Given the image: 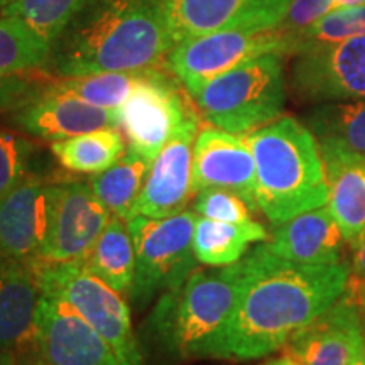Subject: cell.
Listing matches in <instances>:
<instances>
[{
	"mask_svg": "<svg viewBox=\"0 0 365 365\" xmlns=\"http://www.w3.org/2000/svg\"><path fill=\"white\" fill-rule=\"evenodd\" d=\"M304 122L319 148L365 158V98L317 103Z\"/></svg>",
	"mask_w": 365,
	"mask_h": 365,
	"instance_id": "cb8c5ba5",
	"label": "cell"
},
{
	"mask_svg": "<svg viewBox=\"0 0 365 365\" xmlns=\"http://www.w3.org/2000/svg\"><path fill=\"white\" fill-rule=\"evenodd\" d=\"M181 85L166 65L153 68L132 91L118 108V127L129 140V149L153 161L176 130L198 113L193 98L185 95Z\"/></svg>",
	"mask_w": 365,
	"mask_h": 365,
	"instance_id": "9c48e42d",
	"label": "cell"
},
{
	"mask_svg": "<svg viewBox=\"0 0 365 365\" xmlns=\"http://www.w3.org/2000/svg\"><path fill=\"white\" fill-rule=\"evenodd\" d=\"M51 153L68 171L98 175L124 158L127 145L118 127H107L53 143Z\"/></svg>",
	"mask_w": 365,
	"mask_h": 365,
	"instance_id": "484cf974",
	"label": "cell"
},
{
	"mask_svg": "<svg viewBox=\"0 0 365 365\" xmlns=\"http://www.w3.org/2000/svg\"><path fill=\"white\" fill-rule=\"evenodd\" d=\"M262 365H303V362H301V360L296 357V355L291 352V350L282 349L281 355H277V357L267 360V362H264Z\"/></svg>",
	"mask_w": 365,
	"mask_h": 365,
	"instance_id": "d590c367",
	"label": "cell"
},
{
	"mask_svg": "<svg viewBox=\"0 0 365 365\" xmlns=\"http://www.w3.org/2000/svg\"><path fill=\"white\" fill-rule=\"evenodd\" d=\"M51 46L24 22L0 16V113L11 112L53 80Z\"/></svg>",
	"mask_w": 365,
	"mask_h": 365,
	"instance_id": "ac0fdd59",
	"label": "cell"
},
{
	"mask_svg": "<svg viewBox=\"0 0 365 365\" xmlns=\"http://www.w3.org/2000/svg\"><path fill=\"white\" fill-rule=\"evenodd\" d=\"M364 317L340 298L287 341L303 365H354L362 359Z\"/></svg>",
	"mask_w": 365,
	"mask_h": 365,
	"instance_id": "d6986e66",
	"label": "cell"
},
{
	"mask_svg": "<svg viewBox=\"0 0 365 365\" xmlns=\"http://www.w3.org/2000/svg\"><path fill=\"white\" fill-rule=\"evenodd\" d=\"M333 9H335V0H293L277 27L296 38Z\"/></svg>",
	"mask_w": 365,
	"mask_h": 365,
	"instance_id": "d6a6232c",
	"label": "cell"
},
{
	"mask_svg": "<svg viewBox=\"0 0 365 365\" xmlns=\"http://www.w3.org/2000/svg\"><path fill=\"white\" fill-rule=\"evenodd\" d=\"M200 132L195 113L153 159L134 215L164 218L176 215L193 198V148Z\"/></svg>",
	"mask_w": 365,
	"mask_h": 365,
	"instance_id": "2e32d148",
	"label": "cell"
},
{
	"mask_svg": "<svg viewBox=\"0 0 365 365\" xmlns=\"http://www.w3.org/2000/svg\"><path fill=\"white\" fill-rule=\"evenodd\" d=\"M41 293L56 296L97 330L122 365H143L125 296L95 276L85 262H46L36 269Z\"/></svg>",
	"mask_w": 365,
	"mask_h": 365,
	"instance_id": "52a82bcc",
	"label": "cell"
},
{
	"mask_svg": "<svg viewBox=\"0 0 365 365\" xmlns=\"http://www.w3.org/2000/svg\"><path fill=\"white\" fill-rule=\"evenodd\" d=\"M354 365H364V364H362V359H360L359 362H357V364H354Z\"/></svg>",
	"mask_w": 365,
	"mask_h": 365,
	"instance_id": "b9f144b4",
	"label": "cell"
},
{
	"mask_svg": "<svg viewBox=\"0 0 365 365\" xmlns=\"http://www.w3.org/2000/svg\"><path fill=\"white\" fill-rule=\"evenodd\" d=\"M38 145L16 132L0 129V198L29 175Z\"/></svg>",
	"mask_w": 365,
	"mask_h": 365,
	"instance_id": "4dcf8cb0",
	"label": "cell"
},
{
	"mask_svg": "<svg viewBox=\"0 0 365 365\" xmlns=\"http://www.w3.org/2000/svg\"><path fill=\"white\" fill-rule=\"evenodd\" d=\"M296 41L279 27L228 29L181 41L166 59L173 75L193 93L223 73L264 54H294Z\"/></svg>",
	"mask_w": 365,
	"mask_h": 365,
	"instance_id": "ba28073f",
	"label": "cell"
},
{
	"mask_svg": "<svg viewBox=\"0 0 365 365\" xmlns=\"http://www.w3.org/2000/svg\"><path fill=\"white\" fill-rule=\"evenodd\" d=\"M193 210L200 217L228 223H250L252 210L245 200L234 191L223 188H207L195 195Z\"/></svg>",
	"mask_w": 365,
	"mask_h": 365,
	"instance_id": "1f68e13d",
	"label": "cell"
},
{
	"mask_svg": "<svg viewBox=\"0 0 365 365\" xmlns=\"http://www.w3.org/2000/svg\"><path fill=\"white\" fill-rule=\"evenodd\" d=\"M85 264L117 293L129 298L135 279V249L127 220L112 215Z\"/></svg>",
	"mask_w": 365,
	"mask_h": 365,
	"instance_id": "d4e9b609",
	"label": "cell"
},
{
	"mask_svg": "<svg viewBox=\"0 0 365 365\" xmlns=\"http://www.w3.org/2000/svg\"><path fill=\"white\" fill-rule=\"evenodd\" d=\"M255 159L259 212L272 225L328 203L322 150L307 124L279 117L247 134Z\"/></svg>",
	"mask_w": 365,
	"mask_h": 365,
	"instance_id": "3957f363",
	"label": "cell"
},
{
	"mask_svg": "<svg viewBox=\"0 0 365 365\" xmlns=\"http://www.w3.org/2000/svg\"><path fill=\"white\" fill-rule=\"evenodd\" d=\"M362 364L365 365V318H364V346H362Z\"/></svg>",
	"mask_w": 365,
	"mask_h": 365,
	"instance_id": "60d3db41",
	"label": "cell"
},
{
	"mask_svg": "<svg viewBox=\"0 0 365 365\" xmlns=\"http://www.w3.org/2000/svg\"><path fill=\"white\" fill-rule=\"evenodd\" d=\"M110 218L90 182H56L46 262H85Z\"/></svg>",
	"mask_w": 365,
	"mask_h": 365,
	"instance_id": "9a60e30c",
	"label": "cell"
},
{
	"mask_svg": "<svg viewBox=\"0 0 365 365\" xmlns=\"http://www.w3.org/2000/svg\"><path fill=\"white\" fill-rule=\"evenodd\" d=\"M150 70L153 68L139 71H108L73 76V78H54V83L91 105L108 110H118L130 97L132 91L148 78Z\"/></svg>",
	"mask_w": 365,
	"mask_h": 365,
	"instance_id": "83f0119b",
	"label": "cell"
},
{
	"mask_svg": "<svg viewBox=\"0 0 365 365\" xmlns=\"http://www.w3.org/2000/svg\"><path fill=\"white\" fill-rule=\"evenodd\" d=\"M163 0H91L51 44L56 78L166 66L175 48Z\"/></svg>",
	"mask_w": 365,
	"mask_h": 365,
	"instance_id": "7a4b0ae2",
	"label": "cell"
},
{
	"mask_svg": "<svg viewBox=\"0 0 365 365\" xmlns=\"http://www.w3.org/2000/svg\"><path fill=\"white\" fill-rule=\"evenodd\" d=\"M341 298L349 301L350 304H354V307L360 312V314L365 318V279L364 277L354 276V274L350 272L349 282H346L345 293Z\"/></svg>",
	"mask_w": 365,
	"mask_h": 365,
	"instance_id": "836d02e7",
	"label": "cell"
},
{
	"mask_svg": "<svg viewBox=\"0 0 365 365\" xmlns=\"http://www.w3.org/2000/svg\"><path fill=\"white\" fill-rule=\"evenodd\" d=\"M19 359H17L16 352H9V350H0V365H17Z\"/></svg>",
	"mask_w": 365,
	"mask_h": 365,
	"instance_id": "74e56055",
	"label": "cell"
},
{
	"mask_svg": "<svg viewBox=\"0 0 365 365\" xmlns=\"http://www.w3.org/2000/svg\"><path fill=\"white\" fill-rule=\"evenodd\" d=\"M36 269L0 259V350L36 352V318L41 301Z\"/></svg>",
	"mask_w": 365,
	"mask_h": 365,
	"instance_id": "44dd1931",
	"label": "cell"
},
{
	"mask_svg": "<svg viewBox=\"0 0 365 365\" xmlns=\"http://www.w3.org/2000/svg\"><path fill=\"white\" fill-rule=\"evenodd\" d=\"M196 218L195 210H182L164 218L134 215L127 220L135 249V279L129 299L137 308L180 287L196 269Z\"/></svg>",
	"mask_w": 365,
	"mask_h": 365,
	"instance_id": "8992f818",
	"label": "cell"
},
{
	"mask_svg": "<svg viewBox=\"0 0 365 365\" xmlns=\"http://www.w3.org/2000/svg\"><path fill=\"white\" fill-rule=\"evenodd\" d=\"M322 150L328 182V208L354 247L365 230V158L336 149Z\"/></svg>",
	"mask_w": 365,
	"mask_h": 365,
	"instance_id": "7402d4cb",
	"label": "cell"
},
{
	"mask_svg": "<svg viewBox=\"0 0 365 365\" xmlns=\"http://www.w3.org/2000/svg\"><path fill=\"white\" fill-rule=\"evenodd\" d=\"M200 117L212 127L250 134L281 117L286 75L281 54H264L223 73L190 93Z\"/></svg>",
	"mask_w": 365,
	"mask_h": 365,
	"instance_id": "5b68a950",
	"label": "cell"
},
{
	"mask_svg": "<svg viewBox=\"0 0 365 365\" xmlns=\"http://www.w3.org/2000/svg\"><path fill=\"white\" fill-rule=\"evenodd\" d=\"M19 364L17 365H49L46 364L43 359L39 357L36 352H29V354H24V355H19Z\"/></svg>",
	"mask_w": 365,
	"mask_h": 365,
	"instance_id": "8d00e7d4",
	"label": "cell"
},
{
	"mask_svg": "<svg viewBox=\"0 0 365 365\" xmlns=\"http://www.w3.org/2000/svg\"><path fill=\"white\" fill-rule=\"evenodd\" d=\"M230 190L259 212L255 159L247 135L207 127L198 132L193 148V191Z\"/></svg>",
	"mask_w": 365,
	"mask_h": 365,
	"instance_id": "e0dca14e",
	"label": "cell"
},
{
	"mask_svg": "<svg viewBox=\"0 0 365 365\" xmlns=\"http://www.w3.org/2000/svg\"><path fill=\"white\" fill-rule=\"evenodd\" d=\"M293 0H163L175 44L217 31L269 29L286 16Z\"/></svg>",
	"mask_w": 365,
	"mask_h": 365,
	"instance_id": "5bb4252c",
	"label": "cell"
},
{
	"mask_svg": "<svg viewBox=\"0 0 365 365\" xmlns=\"http://www.w3.org/2000/svg\"><path fill=\"white\" fill-rule=\"evenodd\" d=\"M91 0H16L0 16L21 19L44 43L51 46L59 33Z\"/></svg>",
	"mask_w": 365,
	"mask_h": 365,
	"instance_id": "f1b7e54d",
	"label": "cell"
},
{
	"mask_svg": "<svg viewBox=\"0 0 365 365\" xmlns=\"http://www.w3.org/2000/svg\"><path fill=\"white\" fill-rule=\"evenodd\" d=\"M150 159L127 148L120 161L107 171L93 175L90 186L100 202L110 210L112 215L124 218L134 217L135 205L143 193L145 176L150 168Z\"/></svg>",
	"mask_w": 365,
	"mask_h": 365,
	"instance_id": "4316f807",
	"label": "cell"
},
{
	"mask_svg": "<svg viewBox=\"0 0 365 365\" xmlns=\"http://www.w3.org/2000/svg\"><path fill=\"white\" fill-rule=\"evenodd\" d=\"M365 34V6L333 9L296 36V54Z\"/></svg>",
	"mask_w": 365,
	"mask_h": 365,
	"instance_id": "f546056e",
	"label": "cell"
},
{
	"mask_svg": "<svg viewBox=\"0 0 365 365\" xmlns=\"http://www.w3.org/2000/svg\"><path fill=\"white\" fill-rule=\"evenodd\" d=\"M54 207V185L29 173L0 198V259L33 269L46 264Z\"/></svg>",
	"mask_w": 365,
	"mask_h": 365,
	"instance_id": "30bf717a",
	"label": "cell"
},
{
	"mask_svg": "<svg viewBox=\"0 0 365 365\" xmlns=\"http://www.w3.org/2000/svg\"><path fill=\"white\" fill-rule=\"evenodd\" d=\"M274 254L291 262L307 266H336L344 262L349 242L328 205L274 225L271 240L266 242Z\"/></svg>",
	"mask_w": 365,
	"mask_h": 365,
	"instance_id": "ffe728a7",
	"label": "cell"
},
{
	"mask_svg": "<svg viewBox=\"0 0 365 365\" xmlns=\"http://www.w3.org/2000/svg\"><path fill=\"white\" fill-rule=\"evenodd\" d=\"M267 239V230L259 222L228 223L198 215L193 234L195 257L210 267L232 266L247 254L250 244Z\"/></svg>",
	"mask_w": 365,
	"mask_h": 365,
	"instance_id": "603a6c76",
	"label": "cell"
},
{
	"mask_svg": "<svg viewBox=\"0 0 365 365\" xmlns=\"http://www.w3.org/2000/svg\"><path fill=\"white\" fill-rule=\"evenodd\" d=\"M14 2H16V0H0V12H2L4 9H7Z\"/></svg>",
	"mask_w": 365,
	"mask_h": 365,
	"instance_id": "ab89813d",
	"label": "cell"
},
{
	"mask_svg": "<svg viewBox=\"0 0 365 365\" xmlns=\"http://www.w3.org/2000/svg\"><path fill=\"white\" fill-rule=\"evenodd\" d=\"M235 312L223 339V359L254 360L282 350L294 333L345 293L346 262L307 266L276 255L267 244L247 252Z\"/></svg>",
	"mask_w": 365,
	"mask_h": 365,
	"instance_id": "6da1fadb",
	"label": "cell"
},
{
	"mask_svg": "<svg viewBox=\"0 0 365 365\" xmlns=\"http://www.w3.org/2000/svg\"><path fill=\"white\" fill-rule=\"evenodd\" d=\"M242 259L215 271L195 269L180 287L159 296L148 327L171 355L223 359V339L244 279Z\"/></svg>",
	"mask_w": 365,
	"mask_h": 365,
	"instance_id": "277c9868",
	"label": "cell"
},
{
	"mask_svg": "<svg viewBox=\"0 0 365 365\" xmlns=\"http://www.w3.org/2000/svg\"><path fill=\"white\" fill-rule=\"evenodd\" d=\"M36 354L49 365H122L100 333L70 304L41 294Z\"/></svg>",
	"mask_w": 365,
	"mask_h": 365,
	"instance_id": "4fadbf2b",
	"label": "cell"
},
{
	"mask_svg": "<svg viewBox=\"0 0 365 365\" xmlns=\"http://www.w3.org/2000/svg\"><path fill=\"white\" fill-rule=\"evenodd\" d=\"M355 6H365V0H335V9L355 7Z\"/></svg>",
	"mask_w": 365,
	"mask_h": 365,
	"instance_id": "f35d334b",
	"label": "cell"
},
{
	"mask_svg": "<svg viewBox=\"0 0 365 365\" xmlns=\"http://www.w3.org/2000/svg\"><path fill=\"white\" fill-rule=\"evenodd\" d=\"M291 85L304 102L365 98V34L296 54Z\"/></svg>",
	"mask_w": 365,
	"mask_h": 365,
	"instance_id": "8fae6325",
	"label": "cell"
},
{
	"mask_svg": "<svg viewBox=\"0 0 365 365\" xmlns=\"http://www.w3.org/2000/svg\"><path fill=\"white\" fill-rule=\"evenodd\" d=\"M350 272H352L354 276L364 277L365 279V230L360 234L357 242L354 244V257Z\"/></svg>",
	"mask_w": 365,
	"mask_h": 365,
	"instance_id": "e575fe53",
	"label": "cell"
},
{
	"mask_svg": "<svg viewBox=\"0 0 365 365\" xmlns=\"http://www.w3.org/2000/svg\"><path fill=\"white\" fill-rule=\"evenodd\" d=\"M9 124L26 135L58 143L85 132L118 127L120 120L118 110L85 102L59 88L53 78L33 97L9 112Z\"/></svg>",
	"mask_w": 365,
	"mask_h": 365,
	"instance_id": "7c38bea8",
	"label": "cell"
}]
</instances>
